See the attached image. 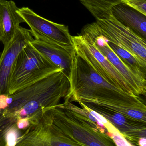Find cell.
<instances>
[{
	"label": "cell",
	"mask_w": 146,
	"mask_h": 146,
	"mask_svg": "<svg viewBox=\"0 0 146 146\" xmlns=\"http://www.w3.org/2000/svg\"><path fill=\"white\" fill-rule=\"evenodd\" d=\"M69 80V89L64 103H105L146 111L145 104L139 96L124 92L108 83L73 49Z\"/></svg>",
	"instance_id": "cell-1"
},
{
	"label": "cell",
	"mask_w": 146,
	"mask_h": 146,
	"mask_svg": "<svg viewBox=\"0 0 146 146\" xmlns=\"http://www.w3.org/2000/svg\"><path fill=\"white\" fill-rule=\"evenodd\" d=\"M69 86L68 78L61 70L11 95L0 96V108L30 121L60 104Z\"/></svg>",
	"instance_id": "cell-2"
},
{
	"label": "cell",
	"mask_w": 146,
	"mask_h": 146,
	"mask_svg": "<svg viewBox=\"0 0 146 146\" xmlns=\"http://www.w3.org/2000/svg\"><path fill=\"white\" fill-rule=\"evenodd\" d=\"M51 131L59 140L73 146H117L88 117L64 106L51 108L46 113Z\"/></svg>",
	"instance_id": "cell-3"
},
{
	"label": "cell",
	"mask_w": 146,
	"mask_h": 146,
	"mask_svg": "<svg viewBox=\"0 0 146 146\" xmlns=\"http://www.w3.org/2000/svg\"><path fill=\"white\" fill-rule=\"evenodd\" d=\"M61 70H63L38 52L29 43L18 55L12 67L9 95Z\"/></svg>",
	"instance_id": "cell-4"
},
{
	"label": "cell",
	"mask_w": 146,
	"mask_h": 146,
	"mask_svg": "<svg viewBox=\"0 0 146 146\" xmlns=\"http://www.w3.org/2000/svg\"><path fill=\"white\" fill-rule=\"evenodd\" d=\"M72 40L73 49L103 79L122 92L134 94L121 74L90 42L80 34L72 36Z\"/></svg>",
	"instance_id": "cell-5"
},
{
	"label": "cell",
	"mask_w": 146,
	"mask_h": 146,
	"mask_svg": "<svg viewBox=\"0 0 146 146\" xmlns=\"http://www.w3.org/2000/svg\"><path fill=\"white\" fill-rule=\"evenodd\" d=\"M100 32L107 40L130 53L138 61L146 65V39L117 20L109 18L96 21Z\"/></svg>",
	"instance_id": "cell-6"
},
{
	"label": "cell",
	"mask_w": 146,
	"mask_h": 146,
	"mask_svg": "<svg viewBox=\"0 0 146 146\" xmlns=\"http://www.w3.org/2000/svg\"><path fill=\"white\" fill-rule=\"evenodd\" d=\"M80 34L120 72L132 88L135 95L145 96L146 79L141 77L126 66L111 49L107 39L101 34L96 21L85 25Z\"/></svg>",
	"instance_id": "cell-7"
},
{
	"label": "cell",
	"mask_w": 146,
	"mask_h": 146,
	"mask_svg": "<svg viewBox=\"0 0 146 146\" xmlns=\"http://www.w3.org/2000/svg\"><path fill=\"white\" fill-rule=\"evenodd\" d=\"M18 13L30 28L34 39L53 42L73 48L72 36L68 26L47 19L27 7L19 8Z\"/></svg>",
	"instance_id": "cell-8"
},
{
	"label": "cell",
	"mask_w": 146,
	"mask_h": 146,
	"mask_svg": "<svg viewBox=\"0 0 146 146\" xmlns=\"http://www.w3.org/2000/svg\"><path fill=\"white\" fill-rule=\"evenodd\" d=\"M85 106L102 116L110 123L126 139L134 146L146 137V122L132 118L93 102H82Z\"/></svg>",
	"instance_id": "cell-9"
},
{
	"label": "cell",
	"mask_w": 146,
	"mask_h": 146,
	"mask_svg": "<svg viewBox=\"0 0 146 146\" xmlns=\"http://www.w3.org/2000/svg\"><path fill=\"white\" fill-rule=\"evenodd\" d=\"M33 39L30 30L20 26L12 40L4 45L0 56V96H8L12 67L21 50Z\"/></svg>",
	"instance_id": "cell-10"
},
{
	"label": "cell",
	"mask_w": 146,
	"mask_h": 146,
	"mask_svg": "<svg viewBox=\"0 0 146 146\" xmlns=\"http://www.w3.org/2000/svg\"><path fill=\"white\" fill-rule=\"evenodd\" d=\"M29 44L53 64L62 69L68 78L71 64V53L73 49L53 42L40 41L33 38Z\"/></svg>",
	"instance_id": "cell-11"
},
{
	"label": "cell",
	"mask_w": 146,
	"mask_h": 146,
	"mask_svg": "<svg viewBox=\"0 0 146 146\" xmlns=\"http://www.w3.org/2000/svg\"><path fill=\"white\" fill-rule=\"evenodd\" d=\"M19 9L12 0H0V42L4 45L12 40L20 24L25 22Z\"/></svg>",
	"instance_id": "cell-12"
},
{
	"label": "cell",
	"mask_w": 146,
	"mask_h": 146,
	"mask_svg": "<svg viewBox=\"0 0 146 146\" xmlns=\"http://www.w3.org/2000/svg\"><path fill=\"white\" fill-rule=\"evenodd\" d=\"M111 13L117 20L146 39V15L123 2L111 9Z\"/></svg>",
	"instance_id": "cell-13"
},
{
	"label": "cell",
	"mask_w": 146,
	"mask_h": 146,
	"mask_svg": "<svg viewBox=\"0 0 146 146\" xmlns=\"http://www.w3.org/2000/svg\"><path fill=\"white\" fill-rule=\"evenodd\" d=\"M18 117L0 109V146H15L22 131L17 127Z\"/></svg>",
	"instance_id": "cell-14"
},
{
	"label": "cell",
	"mask_w": 146,
	"mask_h": 146,
	"mask_svg": "<svg viewBox=\"0 0 146 146\" xmlns=\"http://www.w3.org/2000/svg\"><path fill=\"white\" fill-rule=\"evenodd\" d=\"M87 9L97 19L109 18L111 9L123 0H79Z\"/></svg>",
	"instance_id": "cell-15"
},
{
	"label": "cell",
	"mask_w": 146,
	"mask_h": 146,
	"mask_svg": "<svg viewBox=\"0 0 146 146\" xmlns=\"http://www.w3.org/2000/svg\"><path fill=\"white\" fill-rule=\"evenodd\" d=\"M101 121L107 129V134L114 141L117 146H134L126 139L110 123L101 116Z\"/></svg>",
	"instance_id": "cell-16"
},
{
	"label": "cell",
	"mask_w": 146,
	"mask_h": 146,
	"mask_svg": "<svg viewBox=\"0 0 146 146\" xmlns=\"http://www.w3.org/2000/svg\"><path fill=\"white\" fill-rule=\"evenodd\" d=\"M122 2L146 15V0H123Z\"/></svg>",
	"instance_id": "cell-17"
}]
</instances>
